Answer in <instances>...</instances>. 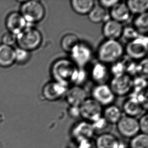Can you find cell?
<instances>
[{"instance_id":"cell-26","label":"cell","mask_w":148,"mask_h":148,"mask_svg":"<svg viewBox=\"0 0 148 148\" xmlns=\"http://www.w3.org/2000/svg\"><path fill=\"white\" fill-rule=\"evenodd\" d=\"M133 27L141 36H144L148 31V12L139 14L134 18Z\"/></svg>"},{"instance_id":"cell-27","label":"cell","mask_w":148,"mask_h":148,"mask_svg":"<svg viewBox=\"0 0 148 148\" xmlns=\"http://www.w3.org/2000/svg\"><path fill=\"white\" fill-rule=\"evenodd\" d=\"M130 148H148V134L139 133L131 138Z\"/></svg>"},{"instance_id":"cell-9","label":"cell","mask_w":148,"mask_h":148,"mask_svg":"<svg viewBox=\"0 0 148 148\" xmlns=\"http://www.w3.org/2000/svg\"><path fill=\"white\" fill-rule=\"evenodd\" d=\"M116 125L118 133L124 138L131 139L140 133L138 120L136 118L122 116Z\"/></svg>"},{"instance_id":"cell-3","label":"cell","mask_w":148,"mask_h":148,"mask_svg":"<svg viewBox=\"0 0 148 148\" xmlns=\"http://www.w3.org/2000/svg\"><path fill=\"white\" fill-rule=\"evenodd\" d=\"M42 42V36L40 30L30 27H25L16 36V42L19 48L28 52L38 49Z\"/></svg>"},{"instance_id":"cell-6","label":"cell","mask_w":148,"mask_h":148,"mask_svg":"<svg viewBox=\"0 0 148 148\" xmlns=\"http://www.w3.org/2000/svg\"><path fill=\"white\" fill-rule=\"evenodd\" d=\"M70 60L78 68H84L92 59V49L86 42L80 41L70 53Z\"/></svg>"},{"instance_id":"cell-2","label":"cell","mask_w":148,"mask_h":148,"mask_svg":"<svg viewBox=\"0 0 148 148\" xmlns=\"http://www.w3.org/2000/svg\"><path fill=\"white\" fill-rule=\"evenodd\" d=\"M124 53V47L120 42L106 40L99 45L97 54L99 62L107 65L119 61Z\"/></svg>"},{"instance_id":"cell-24","label":"cell","mask_w":148,"mask_h":148,"mask_svg":"<svg viewBox=\"0 0 148 148\" xmlns=\"http://www.w3.org/2000/svg\"><path fill=\"white\" fill-rule=\"evenodd\" d=\"M81 40L78 36L74 34L69 33L64 35L60 42V46L62 50L66 53L70 54L72 49Z\"/></svg>"},{"instance_id":"cell-15","label":"cell","mask_w":148,"mask_h":148,"mask_svg":"<svg viewBox=\"0 0 148 148\" xmlns=\"http://www.w3.org/2000/svg\"><path fill=\"white\" fill-rule=\"evenodd\" d=\"M26 22L23 17L18 12H12L6 18V26L9 32L17 35L26 27Z\"/></svg>"},{"instance_id":"cell-30","label":"cell","mask_w":148,"mask_h":148,"mask_svg":"<svg viewBox=\"0 0 148 148\" xmlns=\"http://www.w3.org/2000/svg\"><path fill=\"white\" fill-rule=\"evenodd\" d=\"M110 73L113 74V76H118L125 73V68L123 62L120 60L112 64L110 69Z\"/></svg>"},{"instance_id":"cell-11","label":"cell","mask_w":148,"mask_h":148,"mask_svg":"<svg viewBox=\"0 0 148 148\" xmlns=\"http://www.w3.org/2000/svg\"><path fill=\"white\" fill-rule=\"evenodd\" d=\"M91 94L92 98L102 107L113 104L116 98L110 86L107 84H96L92 88Z\"/></svg>"},{"instance_id":"cell-25","label":"cell","mask_w":148,"mask_h":148,"mask_svg":"<svg viewBox=\"0 0 148 148\" xmlns=\"http://www.w3.org/2000/svg\"><path fill=\"white\" fill-rule=\"evenodd\" d=\"M126 4L131 14H136L138 15L146 13L148 11L147 0H129L126 1Z\"/></svg>"},{"instance_id":"cell-14","label":"cell","mask_w":148,"mask_h":148,"mask_svg":"<svg viewBox=\"0 0 148 148\" xmlns=\"http://www.w3.org/2000/svg\"><path fill=\"white\" fill-rule=\"evenodd\" d=\"M124 26L122 23L110 19L104 23L102 32L106 40H118L122 36Z\"/></svg>"},{"instance_id":"cell-4","label":"cell","mask_w":148,"mask_h":148,"mask_svg":"<svg viewBox=\"0 0 148 148\" xmlns=\"http://www.w3.org/2000/svg\"><path fill=\"white\" fill-rule=\"evenodd\" d=\"M20 14L26 22L36 23L42 21L46 15V9L38 1H27L22 3Z\"/></svg>"},{"instance_id":"cell-20","label":"cell","mask_w":148,"mask_h":148,"mask_svg":"<svg viewBox=\"0 0 148 148\" xmlns=\"http://www.w3.org/2000/svg\"><path fill=\"white\" fill-rule=\"evenodd\" d=\"M94 0H72L70 2L72 10L79 15H88L96 5Z\"/></svg>"},{"instance_id":"cell-19","label":"cell","mask_w":148,"mask_h":148,"mask_svg":"<svg viewBox=\"0 0 148 148\" xmlns=\"http://www.w3.org/2000/svg\"><path fill=\"white\" fill-rule=\"evenodd\" d=\"M131 14L126 3L121 1L116 4L109 11L110 19L122 24L130 19Z\"/></svg>"},{"instance_id":"cell-12","label":"cell","mask_w":148,"mask_h":148,"mask_svg":"<svg viewBox=\"0 0 148 148\" xmlns=\"http://www.w3.org/2000/svg\"><path fill=\"white\" fill-rule=\"evenodd\" d=\"M68 88V86L53 80L42 88V96L48 101L56 102L65 96Z\"/></svg>"},{"instance_id":"cell-39","label":"cell","mask_w":148,"mask_h":148,"mask_svg":"<svg viewBox=\"0 0 148 148\" xmlns=\"http://www.w3.org/2000/svg\"></svg>"},{"instance_id":"cell-33","label":"cell","mask_w":148,"mask_h":148,"mask_svg":"<svg viewBox=\"0 0 148 148\" xmlns=\"http://www.w3.org/2000/svg\"><path fill=\"white\" fill-rule=\"evenodd\" d=\"M140 61V63L137 64L136 73H139L140 77L145 78L148 75V61L146 58Z\"/></svg>"},{"instance_id":"cell-22","label":"cell","mask_w":148,"mask_h":148,"mask_svg":"<svg viewBox=\"0 0 148 148\" xmlns=\"http://www.w3.org/2000/svg\"><path fill=\"white\" fill-rule=\"evenodd\" d=\"M122 116L121 109L118 106L111 104L103 109L102 117L108 124H116Z\"/></svg>"},{"instance_id":"cell-18","label":"cell","mask_w":148,"mask_h":148,"mask_svg":"<svg viewBox=\"0 0 148 148\" xmlns=\"http://www.w3.org/2000/svg\"><path fill=\"white\" fill-rule=\"evenodd\" d=\"M121 110L125 116L136 118L140 116L144 112V109L138 100L135 97L132 96L124 101Z\"/></svg>"},{"instance_id":"cell-31","label":"cell","mask_w":148,"mask_h":148,"mask_svg":"<svg viewBox=\"0 0 148 148\" xmlns=\"http://www.w3.org/2000/svg\"><path fill=\"white\" fill-rule=\"evenodd\" d=\"M87 78L88 73L86 71L84 70V68H78L73 84L75 86H82V84L86 82Z\"/></svg>"},{"instance_id":"cell-29","label":"cell","mask_w":148,"mask_h":148,"mask_svg":"<svg viewBox=\"0 0 148 148\" xmlns=\"http://www.w3.org/2000/svg\"><path fill=\"white\" fill-rule=\"evenodd\" d=\"M15 61L20 64H24L30 58V53L27 51L19 48L15 50Z\"/></svg>"},{"instance_id":"cell-35","label":"cell","mask_w":148,"mask_h":148,"mask_svg":"<svg viewBox=\"0 0 148 148\" xmlns=\"http://www.w3.org/2000/svg\"><path fill=\"white\" fill-rule=\"evenodd\" d=\"M119 2V1L118 0H101L98 1V5L106 10H110Z\"/></svg>"},{"instance_id":"cell-23","label":"cell","mask_w":148,"mask_h":148,"mask_svg":"<svg viewBox=\"0 0 148 148\" xmlns=\"http://www.w3.org/2000/svg\"><path fill=\"white\" fill-rule=\"evenodd\" d=\"M15 61V50L12 47L3 44L0 45V66L8 67Z\"/></svg>"},{"instance_id":"cell-1","label":"cell","mask_w":148,"mask_h":148,"mask_svg":"<svg viewBox=\"0 0 148 148\" xmlns=\"http://www.w3.org/2000/svg\"><path fill=\"white\" fill-rule=\"evenodd\" d=\"M78 69L70 59L60 58L53 63L50 72L54 81L68 86L73 84Z\"/></svg>"},{"instance_id":"cell-7","label":"cell","mask_w":148,"mask_h":148,"mask_svg":"<svg viewBox=\"0 0 148 148\" xmlns=\"http://www.w3.org/2000/svg\"><path fill=\"white\" fill-rule=\"evenodd\" d=\"M79 108L80 117L85 121L93 123L102 117L103 107L92 98L86 99Z\"/></svg>"},{"instance_id":"cell-5","label":"cell","mask_w":148,"mask_h":148,"mask_svg":"<svg viewBox=\"0 0 148 148\" xmlns=\"http://www.w3.org/2000/svg\"><path fill=\"white\" fill-rule=\"evenodd\" d=\"M124 53L134 61H140L146 58L148 53V38L140 36L134 40L127 42Z\"/></svg>"},{"instance_id":"cell-21","label":"cell","mask_w":148,"mask_h":148,"mask_svg":"<svg viewBox=\"0 0 148 148\" xmlns=\"http://www.w3.org/2000/svg\"><path fill=\"white\" fill-rule=\"evenodd\" d=\"M88 16L90 22L94 24L104 23L110 19L108 10L96 4L90 11Z\"/></svg>"},{"instance_id":"cell-10","label":"cell","mask_w":148,"mask_h":148,"mask_svg":"<svg viewBox=\"0 0 148 148\" xmlns=\"http://www.w3.org/2000/svg\"><path fill=\"white\" fill-rule=\"evenodd\" d=\"M94 126L90 122L83 120L72 126L70 134L76 143L86 140H92L95 134Z\"/></svg>"},{"instance_id":"cell-13","label":"cell","mask_w":148,"mask_h":148,"mask_svg":"<svg viewBox=\"0 0 148 148\" xmlns=\"http://www.w3.org/2000/svg\"><path fill=\"white\" fill-rule=\"evenodd\" d=\"M64 97L70 107H79L88 98V94L82 86L74 85L70 88H68Z\"/></svg>"},{"instance_id":"cell-16","label":"cell","mask_w":148,"mask_h":148,"mask_svg":"<svg viewBox=\"0 0 148 148\" xmlns=\"http://www.w3.org/2000/svg\"><path fill=\"white\" fill-rule=\"evenodd\" d=\"M95 148H123L120 140L109 132L99 134L94 141Z\"/></svg>"},{"instance_id":"cell-37","label":"cell","mask_w":148,"mask_h":148,"mask_svg":"<svg viewBox=\"0 0 148 148\" xmlns=\"http://www.w3.org/2000/svg\"><path fill=\"white\" fill-rule=\"evenodd\" d=\"M77 148H95L94 141L92 140H86L77 143Z\"/></svg>"},{"instance_id":"cell-32","label":"cell","mask_w":148,"mask_h":148,"mask_svg":"<svg viewBox=\"0 0 148 148\" xmlns=\"http://www.w3.org/2000/svg\"><path fill=\"white\" fill-rule=\"evenodd\" d=\"M138 123L140 133L148 134V116L147 113H145L140 116V119L138 120Z\"/></svg>"},{"instance_id":"cell-28","label":"cell","mask_w":148,"mask_h":148,"mask_svg":"<svg viewBox=\"0 0 148 148\" xmlns=\"http://www.w3.org/2000/svg\"><path fill=\"white\" fill-rule=\"evenodd\" d=\"M140 36L141 35L138 34L133 26H127L123 28L121 37H123L124 40L128 42L134 40Z\"/></svg>"},{"instance_id":"cell-38","label":"cell","mask_w":148,"mask_h":148,"mask_svg":"<svg viewBox=\"0 0 148 148\" xmlns=\"http://www.w3.org/2000/svg\"><path fill=\"white\" fill-rule=\"evenodd\" d=\"M69 114L71 118H77L80 117L79 108L77 107H70Z\"/></svg>"},{"instance_id":"cell-36","label":"cell","mask_w":148,"mask_h":148,"mask_svg":"<svg viewBox=\"0 0 148 148\" xmlns=\"http://www.w3.org/2000/svg\"><path fill=\"white\" fill-rule=\"evenodd\" d=\"M92 124L96 132L98 130H103L104 129L106 128V126L108 125V123L102 117V118L100 119L99 120L95 123H93Z\"/></svg>"},{"instance_id":"cell-8","label":"cell","mask_w":148,"mask_h":148,"mask_svg":"<svg viewBox=\"0 0 148 148\" xmlns=\"http://www.w3.org/2000/svg\"><path fill=\"white\" fill-rule=\"evenodd\" d=\"M109 86L115 96H125L134 89V79L127 73L113 76Z\"/></svg>"},{"instance_id":"cell-17","label":"cell","mask_w":148,"mask_h":148,"mask_svg":"<svg viewBox=\"0 0 148 148\" xmlns=\"http://www.w3.org/2000/svg\"><path fill=\"white\" fill-rule=\"evenodd\" d=\"M90 77L97 84H106L110 77V69L107 65L101 62H97L92 66Z\"/></svg>"},{"instance_id":"cell-34","label":"cell","mask_w":148,"mask_h":148,"mask_svg":"<svg viewBox=\"0 0 148 148\" xmlns=\"http://www.w3.org/2000/svg\"><path fill=\"white\" fill-rule=\"evenodd\" d=\"M3 44L11 46L16 42V35L11 32H7L2 37Z\"/></svg>"}]
</instances>
